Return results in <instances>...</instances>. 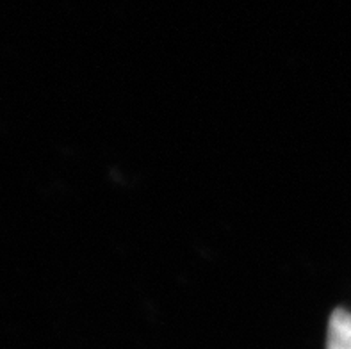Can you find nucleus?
Wrapping results in <instances>:
<instances>
[{"mask_svg":"<svg viewBox=\"0 0 351 349\" xmlns=\"http://www.w3.org/2000/svg\"><path fill=\"white\" fill-rule=\"evenodd\" d=\"M326 349H351V312L344 309L332 312L326 333Z\"/></svg>","mask_w":351,"mask_h":349,"instance_id":"obj_1","label":"nucleus"}]
</instances>
